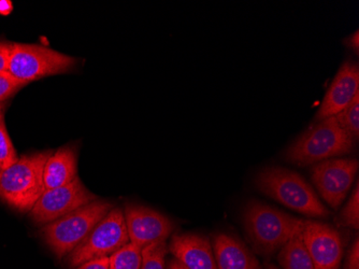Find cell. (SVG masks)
I'll return each instance as SVG.
<instances>
[{"label":"cell","mask_w":359,"mask_h":269,"mask_svg":"<svg viewBox=\"0 0 359 269\" xmlns=\"http://www.w3.org/2000/svg\"><path fill=\"white\" fill-rule=\"evenodd\" d=\"M304 220L290 216L266 204L250 202L244 208L243 223L254 250L271 256L284 244L297 237Z\"/></svg>","instance_id":"cell-1"},{"label":"cell","mask_w":359,"mask_h":269,"mask_svg":"<svg viewBox=\"0 0 359 269\" xmlns=\"http://www.w3.org/2000/svg\"><path fill=\"white\" fill-rule=\"evenodd\" d=\"M52 151L23 155L0 175V199L20 212H30L46 192L44 166Z\"/></svg>","instance_id":"cell-2"},{"label":"cell","mask_w":359,"mask_h":269,"mask_svg":"<svg viewBox=\"0 0 359 269\" xmlns=\"http://www.w3.org/2000/svg\"><path fill=\"white\" fill-rule=\"evenodd\" d=\"M256 187L272 199L310 218H326L330 214L313 188L290 169L265 168L256 177Z\"/></svg>","instance_id":"cell-3"},{"label":"cell","mask_w":359,"mask_h":269,"mask_svg":"<svg viewBox=\"0 0 359 269\" xmlns=\"http://www.w3.org/2000/svg\"><path fill=\"white\" fill-rule=\"evenodd\" d=\"M353 147L352 137L341 127L337 117H332L318 121L300 135L286 150L285 159L296 165H312L348 155Z\"/></svg>","instance_id":"cell-4"},{"label":"cell","mask_w":359,"mask_h":269,"mask_svg":"<svg viewBox=\"0 0 359 269\" xmlns=\"http://www.w3.org/2000/svg\"><path fill=\"white\" fill-rule=\"evenodd\" d=\"M113 209L106 200H95L42 228V237L58 258L69 256L95 226Z\"/></svg>","instance_id":"cell-5"},{"label":"cell","mask_w":359,"mask_h":269,"mask_svg":"<svg viewBox=\"0 0 359 269\" xmlns=\"http://www.w3.org/2000/svg\"><path fill=\"white\" fill-rule=\"evenodd\" d=\"M76 65L72 56L37 44H12L8 72L27 83L69 72Z\"/></svg>","instance_id":"cell-6"},{"label":"cell","mask_w":359,"mask_h":269,"mask_svg":"<svg viewBox=\"0 0 359 269\" xmlns=\"http://www.w3.org/2000/svg\"><path fill=\"white\" fill-rule=\"evenodd\" d=\"M128 242L124 211L120 208H113L95 226L84 242H81L68 256V266L76 268L88 261L112 256Z\"/></svg>","instance_id":"cell-7"},{"label":"cell","mask_w":359,"mask_h":269,"mask_svg":"<svg viewBox=\"0 0 359 269\" xmlns=\"http://www.w3.org/2000/svg\"><path fill=\"white\" fill-rule=\"evenodd\" d=\"M95 200L97 196L78 177L66 185L44 192L30 210V218L35 223L46 225Z\"/></svg>","instance_id":"cell-8"},{"label":"cell","mask_w":359,"mask_h":269,"mask_svg":"<svg viewBox=\"0 0 359 269\" xmlns=\"http://www.w3.org/2000/svg\"><path fill=\"white\" fill-rule=\"evenodd\" d=\"M358 171V159H330L313 166L312 181L323 199L337 209L344 203Z\"/></svg>","instance_id":"cell-9"},{"label":"cell","mask_w":359,"mask_h":269,"mask_svg":"<svg viewBox=\"0 0 359 269\" xmlns=\"http://www.w3.org/2000/svg\"><path fill=\"white\" fill-rule=\"evenodd\" d=\"M299 236L316 269L340 268L344 247L336 228L314 220H304Z\"/></svg>","instance_id":"cell-10"},{"label":"cell","mask_w":359,"mask_h":269,"mask_svg":"<svg viewBox=\"0 0 359 269\" xmlns=\"http://www.w3.org/2000/svg\"><path fill=\"white\" fill-rule=\"evenodd\" d=\"M123 211L129 242L141 249L154 242H166L175 228L168 216L145 206L126 204Z\"/></svg>","instance_id":"cell-11"},{"label":"cell","mask_w":359,"mask_h":269,"mask_svg":"<svg viewBox=\"0 0 359 269\" xmlns=\"http://www.w3.org/2000/svg\"><path fill=\"white\" fill-rule=\"evenodd\" d=\"M358 65L346 62L337 72L334 81L325 95L320 109L316 113V121H323L334 117L344 110L359 93Z\"/></svg>","instance_id":"cell-12"},{"label":"cell","mask_w":359,"mask_h":269,"mask_svg":"<svg viewBox=\"0 0 359 269\" xmlns=\"http://www.w3.org/2000/svg\"><path fill=\"white\" fill-rule=\"evenodd\" d=\"M168 249L187 269H217L212 244L203 235H175Z\"/></svg>","instance_id":"cell-13"},{"label":"cell","mask_w":359,"mask_h":269,"mask_svg":"<svg viewBox=\"0 0 359 269\" xmlns=\"http://www.w3.org/2000/svg\"><path fill=\"white\" fill-rule=\"evenodd\" d=\"M212 249L217 269H262L251 250L231 235H215Z\"/></svg>","instance_id":"cell-14"},{"label":"cell","mask_w":359,"mask_h":269,"mask_svg":"<svg viewBox=\"0 0 359 269\" xmlns=\"http://www.w3.org/2000/svg\"><path fill=\"white\" fill-rule=\"evenodd\" d=\"M78 178V155L72 147H60L46 161L43 181L46 191L62 187Z\"/></svg>","instance_id":"cell-15"},{"label":"cell","mask_w":359,"mask_h":269,"mask_svg":"<svg viewBox=\"0 0 359 269\" xmlns=\"http://www.w3.org/2000/svg\"><path fill=\"white\" fill-rule=\"evenodd\" d=\"M278 261L283 269H316L300 236L292 238L282 247Z\"/></svg>","instance_id":"cell-16"},{"label":"cell","mask_w":359,"mask_h":269,"mask_svg":"<svg viewBox=\"0 0 359 269\" xmlns=\"http://www.w3.org/2000/svg\"><path fill=\"white\" fill-rule=\"evenodd\" d=\"M109 258L111 269H140L142 249L128 242Z\"/></svg>","instance_id":"cell-17"},{"label":"cell","mask_w":359,"mask_h":269,"mask_svg":"<svg viewBox=\"0 0 359 269\" xmlns=\"http://www.w3.org/2000/svg\"><path fill=\"white\" fill-rule=\"evenodd\" d=\"M19 159L13 143L8 133L5 123V112L0 105V175Z\"/></svg>","instance_id":"cell-18"},{"label":"cell","mask_w":359,"mask_h":269,"mask_svg":"<svg viewBox=\"0 0 359 269\" xmlns=\"http://www.w3.org/2000/svg\"><path fill=\"white\" fill-rule=\"evenodd\" d=\"M338 120L341 127L352 137L353 140L358 138L359 136V93L355 95L352 102L334 115Z\"/></svg>","instance_id":"cell-19"},{"label":"cell","mask_w":359,"mask_h":269,"mask_svg":"<svg viewBox=\"0 0 359 269\" xmlns=\"http://www.w3.org/2000/svg\"><path fill=\"white\" fill-rule=\"evenodd\" d=\"M168 250L166 242H154L144 247L140 269H165V258Z\"/></svg>","instance_id":"cell-20"},{"label":"cell","mask_w":359,"mask_h":269,"mask_svg":"<svg viewBox=\"0 0 359 269\" xmlns=\"http://www.w3.org/2000/svg\"><path fill=\"white\" fill-rule=\"evenodd\" d=\"M340 221L344 225L350 226V228H359V185L356 184L354 192L351 195L348 204L344 208L340 214Z\"/></svg>","instance_id":"cell-21"},{"label":"cell","mask_w":359,"mask_h":269,"mask_svg":"<svg viewBox=\"0 0 359 269\" xmlns=\"http://www.w3.org/2000/svg\"><path fill=\"white\" fill-rule=\"evenodd\" d=\"M25 83L12 76L9 72H0V102L13 96Z\"/></svg>","instance_id":"cell-22"},{"label":"cell","mask_w":359,"mask_h":269,"mask_svg":"<svg viewBox=\"0 0 359 269\" xmlns=\"http://www.w3.org/2000/svg\"><path fill=\"white\" fill-rule=\"evenodd\" d=\"M74 269H111L110 258L102 256V258H94V260L88 261L83 264L79 265Z\"/></svg>","instance_id":"cell-23"},{"label":"cell","mask_w":359,"mask_h":269,"mask_svg":"<svg viewBox=\"0 0 359 269\" xmlns=\"http://www.w3.org/2000/svg\"><path fill=\"white\" fill-rule=\"evenodd\" d=\"M12 44L0 42V72H7Z\"/></svg>","instance_id":"cell-24"},{"label":"cell","mask_w":359,"mask_h":269,"mask_svg":"<svg viewBox=\"0 0 359 269\" xmlns=\"http://www.w3.org/2000/svg\"><path fill=\"white\" fill-rule=\"evenodd\" d=\"M346 269H359V240L356 238L348 254Z\"/></svg>","instance_id":"cell-25"},{"label":"cell","mask_w":359,"mask_h":269,"mask_svg":"<svg viewBox=\"0 0 359 269\" xmlns=\"http://www.w3.org/2000/svg\"><path fill=\"white\" fill-rule=\"evenodd\" d=\"M348 44L350 48H352L355 51H358L359 48V32L358 30L352 34V35L348 37Z\"/></svg>","instance_id":"cell-26"},{"label":"cell","mask_w":359,"mask_h":269,"mask_svg":"<svg viewBox=\"0 0 359 269\" xmlns=\"http://www.w3.org/2000/svg\"><path fill=\"white\" fill-rule=\"evenodd\" d=\"M167 269H187L182 263L177 261V258H173V260L169 261L168 266H167Z\"/></svg>","instance_id":"cell-27"},{"label":"cell","mask_w":359,"mask_h":269,"mask_svg":"<svg viewBox=\"0 0 359 269\" xmlns=\"http://www.w3.org/2000/svg\"><path fill=\"white\" fill-rule=\"evenodd\" d=\"M267 269H279L278 267L274 266V265L269 264L267 266Z\"/></svg>","instance_id":"cell-28"}]
</instances>
